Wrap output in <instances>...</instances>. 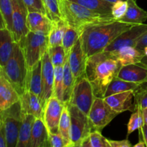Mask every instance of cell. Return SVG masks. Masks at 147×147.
Instances as JSON below:
<instances>
[{
	"label": "cell",
	"mask_w": 147,
	"mask_h": 147,
	"mask_svg": "<svg viewBox=\"0 0 147 147\" xmlns=\"http://www.w3.org/2000/svg\"><path fill=\"white\" fill-rule=\"evenodd\" d=\"M121 67L112 52L103 51L88 57L86 76L91 83L96 97L104 98L108 86L117 77Z\"/></svg>",
	"instance_id": "cell-1"
},
{
	"label": "cell",
	"mask_w": 147,
	"mask_h": 147,
	"mask_svg": "<svg viewBox=\"0 0 147 147\" xmlns=\"http://www.w3.org/2000/svg\"><path fill=\"white\" fill-rule=\"evenodd\" d=\"M134 25L119 20L94 24L80 33L82 47L88 57L103 52L118 36Z\"/></svg>",
	"instance_id": "cell-2"
},
{
	"label": "cell",
	"mask_w": 147,
	"mask_h": 147,
	"mask_svg": "<svg viewBox=\"0 0 147 147\" xmlns=\"http://www.w3.org/2000/svg\"><path fill=\"white\" fill-rule=\"evenodd\" d=\"M58 4L62 20L80 33L88 27L115 20L113 16L95 12L70 0H58Z\"/></svg>",
	"instance_id": "cell-3"
},
{
	"label": "cell",
	"mask_w": 147,
	"mask_h": 147,
	"mask_svg": "<svg viewBox=\"0 0 147 147\" xmlns=\"http://www.w3.org/2000/svg\"><path fill=\"white\" fill-rule=\"evenodd\" d=\"M0 73L13 85L20 96L27 90L29 69L20 43L15 42L12 54L6 65L0 67Z\"/></svg>",
	"instance_id": "cell-4"
},
{
	"label": "cell",
	"mask_w": 147,
	"mask_h": 147,
	"mask_svg": "<svg viewBox=\"0 0 147 147\" xmlns=\"http://www.w3.org/2000/svg\"><path fill=\"white\" fill-rule=\"evenodd\" d=\"M19 43V42H18ZM24 51L29 70L42 59L49 47V37L42 33L29 31L25 38L20 43Z\"/></svg>",
	"instance_id": "cell-5"
},
{
	"label": "cell",
	"mask_w": 147,
	"mask_h": 147,
	"mask_svg": "<svg viewBox=\"0 0 147 147\" xmlns=\"http://www.w3.org/2000/svg\"><path fill=\"white\" fill-rule=\"evenodd\" d=\"M22 120L23 113L20 100L8 109L0 111V124L4 128L7 147L17 146Z\"/></svg>",
	"instance_id": "cell-6"
},
{
	"label": "cell",
	"mask_w": 147,
	"mask_h": 147,
	"mask_svg": "<svg viewBox=\"0 0 147 147\" xmlns=\"http://www.w3.org/2000/svg\"><path fill=\"white\" fill-rule=\"evenodd\" d=\"M67 105H68L71 121L70 138L72 146L80 147L92 132L88 116L85 114L76 106L72 104Z\"/></svg>",
	"instance_id": "cell-7"
},
{
	"label": "cell",
	"mask_w": 147,
	"mask_h": 147,
	"mask_svg": "<svg viewBox=\"0 0 147 147\" xmlns=\"http://www.w3.org/2000/svg\"><path fill=\"white\" fill-rule=\"evenodd\" d=\"M120 113L113 110L103 98L96 97L88 115L92 131L101 132Z\"/></svg>",
	"instance_id": "cell-8"
},
{
	"label": "cell",
	"mask_w": 147,
	"mask_h": 147,
	"mask_svg": "<svg viewBox=\"0 0 147 147\" xmlns=\"http://www.w3.org/2000/svg\"><path fill=\"white\" fill-rule=\"evenodd\" d=\"M93 87L86 76L76 81L69 104H72L88 116L95 100Z\"/></svg>",
	"instance_id": "cell-9"
},
{
	"label": "cell",
	"mask_w": 147,
	"mask_h": 147,
	"mask_svg": "<svg viewBox=\"0 0 147 147\" xmlns=\"http://www.w3.org/2000/svg\"><path fill=\"white\" fill-rule=\"evenodd\" d=\"M12 32L16 42L21 43L29 32L27 25L28 10L23 0H11Z\"/></svg>",
	"instance_id": "cell-10"
},
{
	"label": "cell",
	"mask_w": 147,
	"mask_h": 147,
	"mask_svg": "<svg viewBox=\"0 0 147 147\" xmlns=\"http://www.w3.org/2000/svg\"><path fill=\"white\" fill-rule=\"evenodd\" d=\"M147 32V24H136L129 30L118 36L103 51L111 52L119 50L123 47H136V43L141 37Z\"/></svg>",
	"instance_id": "cell-11"
},
{
	"label": "cell",
	"mask_w": 147,
	"mask_h": 147,
	"mask_svg": "<svg viewBox=\"0 0 147 147\" xmlns=\"http://www.w3.org/2000/svg\"><path fill=\"white\" fill-rule=\"evenodd\" d=\"M64 106L65 103L54 96H52L46 102L43 121L49 134L59 132V123Z\"/></svg>",
	"instance_id": "cell-12"
},
{
	"label": "cell",
	"mask_w": 147,
	"mask_h": 147,
	"mask_svg": "<svg viewBox=\"0 0 147 147\" xmlns=\"http://www.w3.org/2000/svg\"><path fill=\"white\" fill-rule=\"evenodd\" d=\"M42 78L43 93L41 102L43 107H45L47 100L53 94L55 78V67L50 60L48 50L45 53L44 56L42 59Z\"/></svg>",
	"instance_id": "cell-13"
},
{
	"label": "cell",
	"mask_w": 147,
	"mask_h": 147,
	"mask_svg": "<svg viewBox=\"0 0 147 147\" xmlns=\"http://www.w3.org/2000/svg\"><path fill=\"white\" fill-rule=\"evenodd\" d=\"M87 60L88 57L83 50L81 40L79 37L77 42L72 48L68 57L69 65L76 81L86 76Z\"/></svg>",
	"instance_id": "cell-14"
},
{
	"label": "cell",
	"mask_w": 147,
	"mask_h": 147,
	"mask_svg": "<svg viewBox=\"0 0 147 147\" xmlns=\"http://www.w3.org/2000/svg\"><path fill=\"white\" fill-rule=\"evenodd\" d=\"M134 90H128L104 98V100L113 110L121 113L126 111L134 112L135 110Z\"/></svg>",
	"instance_id": "cell-15"
},
{
	"label": "cell",
	"mask_w": 147,
	"mask_h": 147,
	"mask_svg": "<svg viewBox=\"0 0 147 147\" xmlns=\"http://www.w3.org/2000/svg\"><path fill=\"white\" fill-rule=\"evenodd\" d=\"M20 100V95L13 85L0 73V111L4 110Z\"/></svg>",
	"instance_id": "cell-16"
},
{
	"label": "cell",
	"mask_w": 147,
	"mask_h": 147,
	"mask_svg": "<svg viewBox=\"0 0 147 147\" xmlns=\"http://www.w3.org/2000/svg\"><path fill=\"white\" fill-rule=\"evenodd\" d=\"M22 111L23 113H30L35 118H43L44 107L40 98L30 90H25L20 96Z\"/></svg>",
	"instance_id": "cell-17"
},
{
	"label": "cell",
	"mask_w": 147,
	"mask_h": 147,
	"mask_svg": "<svg viewBox=\"0 0 147 147\" xmlns=\"http://www.w3.org/2000/svg\"><path fill=\"white\" fill-rule=\"evenodd\" d=\"M27 25L29 31L42 33L49 35L52 27V20L47 14L39 11H28Z\"/></svg>",
	"instance_id": "cell-18"
},
{
	"label": "cell",
	"mask_w": 147,
	"mask_h": 147,
	"mask_svg": "<svg viewBox=\"0 0 147 147\" xmlns=\"http://www.w3.org/2000/svg\"><path fill=\"white\" fill-rule=\"evenodd\" d=\"M117 77L126 81L141 84L147 80V67L141 63L122 66Z\"/></svg>",
	"instance_id": "cell-19"
},
{
	"label": "cell",
	"mask_w": 147,
	"mask_h": 147,
	"mask_svg": "<svg viewBox=\"0 0 147 147\" xmlns=\"http://www.w3.org/2000/svg\"><path fill=\"white\" fill-rule=\"evenodd\" d=\"M12 32L4 26L0 29V67L6 65L11 57L15 45Z\"/></svg>",
	"instance_id": "cell-20"
},
{
	"label": "cell",
	"mask_w": 147,
	"mask_h": 147,
	"mask_svg": "<svg viewBox=\"0 0 147 147\" xmlns=\"http://www.w3.org/2000/svg\"><path fill=\"white\" fill-rule=\"evenodd\" d=\"M49 133L43 118H35L32 130L29 147H48Z\"/></svg>",
	"instance_id": "cell-21"
},
{
	"label": "cell",
	"mask_w": 147,
	"mask_h": 147,
	"mask_svg": "<svg viewBox=\"0 0 147 147\" xmlns=\"http://www.w3.org/2000/svg\"><path fill=\"white\" fill-rule=\"evenodd\" d=\"M111 52L115 57L120 62L122 66L139 63L146 56L144 50L131 46L123 47L119 50Z\"/></svg>",
	"instance_id": "cell-22"
},
{
	"label": "cell",
	"mask_w": 147,
	"mask_h": 147,
	"mask_svg": "<svg viewBox=\"0 0 147 147\" xmlns=\"http://www.w3.org/2000/svg\"><path fill=\"white\" fill-rule=\"evenodd\" d=\"M42 60L34 65V67L29 70L27 78V90H30L37 95L42 100L43 93L42 78Z\"/></svg>",
	"instance_id": "cell-23"
},
{
	"label": "cell",
	"mask_w": 147,
	"mask_h": 147,
	"mask_svg": "<svg viewBox=\"0 0 147 147\" xmlns=\"http://www.w3.org/2000/svg\"><path fill=\"white\" fill-rule=\"evenodd\" d=\"M128 8L121 21L131 24H143L147 20V11L138 6L136 0H127Z\"/></svg>",
	"instance_id": "cell-24"
},
{
	"label": "cell",
	"mask_w": 147,
	"mask_h": 147,
	"mask_svg": "<svg viewBox=\"0 0 147 147\" xmlns=\"http://www.w3.org/2000/svg\"><path fill=\"white\" fill-rule=\"evenodd\" d=\"M68 57L69 55H67L63 65V103L65 104H69L70 103L76 83V80L69 65Z\"/></svg>",
	"instance_id": "cell-25"
},
{
	"label": "cell",
	"mask_w": 147,
	"mask_h": 147,
	"mask_svg": "<svg viewBox=\"0 0 147 147\" xmlns=\"http://www.w3.org/2000/svg\"><path fill=\"white\" fill-rule=\"evenodd\" d=\"M35 117L32 114L23 113V120L20 127L18 141L16 147H29L32 130Z\"/></svg>",
	"instance_id": "cell-26"
},
{
	"label": "cell",
	"mask_w": 147,
	"mask_h": 147,
	"mask_svg": "<svg viewBox=\"0 0 147 147\" xmlns=\"http://www.w3.org/2000/svg\"><path fill=\"white\" fill-rule=\"evenodd\" d=\"M83 6L95 12L112 16L113 4L105 0H70Z\"/></svg>",
	"instance_id": "cell-27"
},
{
	"label": "cell",
	"mask_w": 147,
	"mask_h": 147,
	"mask_svg": "<svg viewBox=\"0 0 147 147\" xmlns=\"http://www.w3.org/2000/svg\"><path fill=\"white\" fill-rule=\"evenodd\" d=\"M67 24L63 20H52V27L49 33V47L60 45Z\"/></svg>",
	"instance_id": "cell-28"
},
{
	"label": "cell",
	"mask_w": 147,
	"mask_h": 147,
	"mask_svg": "<svg viewBox=\"0 0 147 147\" xmlns=\"http://www.w3.org/2000/svg\"><path fill=\"white\" fill-rule=\"evenodd\" d=\"M139 86V83L126 81V80H122V79L116 77L111 82L110 84L108 86L107 89L105 92L104 98L113 94H116V93H121V92L128 91V90H135Z\"/></svg>",
	"instance_id": "cell-29"
},
{
	"label": "cell",
	"mask_w": 147,
	"mask_h": 147,
	"mask_svg": "<svg viewBox=\"0 0 147 147\" xmlns=\"http://www.w3.org/2000/svg\"><path fill=\"white\" fill-rule=\"evenodd\" d=\"M70 126H71V121H70V115L68 105L65 104L61 117H60V123H59V132L61 134L63 138L68 143L69 147H73L71 143V138H70Z\"/></svg>",
	"instance_id": "cell-30"
},
{
	"label": "cell",
	"mask_w": 147,
	"mask_h": 147,
	"mask_svg": "<svg viewBox=\"0 0 147 147\" xmlns=\"http://www.w3.org/2000/svg\"><path fill=\"white\" fill-rule=\"evenodd\" d=\"M80 33L78 30L67 25L62 42V45L64 48L66 55H69L72 48L80 37Z\"/></svg>",
	"instance_id": "cell-31"
},
{
	"label": "cell",
	"mask_w": 147,
	"mask_h": 147,
	"mask_svg": "<svg viewBox=\"0 0 147 147\" xmlns=\"http://www.w3.org/2000/svg\"><path fill=\"white\" fill-rule=\"evenodd\" d=\"M1 26L12 31V3L11 0H0Z\"/></svg>",
	"instance_id": "cell-32"
},
{
	"label": "cell",
	"mask_w": 147,
	"mask_h": 147,
	"mask_svg": "<svg viewBox=\"0 0 147 147\" xmlns=\"http://www.w3.org/2000/svg\"><path fill=\"white\" fill-rule=\"evenodd\" d=\"M82 147H111L109 139L105 138L98 131H93L85 140Z\"/></svg>",
	"instance_id": "cell-33"
},
{
	"label": "cell",
	"mask_w": 147,
	"mask_h": 147,
	"mask_svg": "<svg viewBox=\"0 0 147 147\" xmlns=\"http://www.w3.org/2000/svg\"><path fill=\"white\" fill-rule=\"evenodd\" d=\"M48 53L50 60L54 67L64 65L67 55L62 45L49 47Z\"/></svg>",
	"instance_id": "cell-34"
},
{
	"label": "cell",
	"mask_w": 147,
	"mask_h": 147,
	"mask_svg": "<svg viewBox=\"0 0 147 147\" xmlns=\"http://www.w3.org/2000/svg\"><path fill=\"white\" fill-rule=\"evenodd\" d=\"M53 96L63 102V66L55 67Z\"/></svg>",
	"instance_id": "cell-35"
},
{
	"label": "cell",
	"mask_w": 147,
	"mask_h": 147,
	"mask_svg": "<svg viewBox=\"0 0 147 147\" xmlns=\"http://www.w3.org/2000/svg\"><path fill=\"white\" fill-rule=\"evenodd\" d=\"M134 102L135 110L138 108L141 109L147 108V81L139 84L137 88L134 90Z\"/></svg>",
	"instance_id": "cell-36"
},
{
	"label": "cell",
	"mask_w": 147,
	"mask_h": 147,
	"mask_svg": "<svg viewBox=\"0 0 147 147\" xmlns=\"http://www.w3.org/2000/svg\"><path fill=\"white\" fill-rule=\"evenodd\" d=\"M144 124V121L143 114H142V109L138 108L133 112L129 119L127 126V138L134 131L140 129Z\"/></svg>",
	"instance_id": "cell-37"
},
{
	"label": "cell",
	"mask_w": 147,
	"mask_h": 147,
	"mask_svg": "<svg viewBox=\"0 0 147 147\" xmlns=\"http://www.w3.org/2000/svg\"><path fill=\"white\" fill-rule=\"evenodd\" d=\"M46 14L51 20H62L59 9L58 0H42Z\"/></svg>",
	"instance_id": "cell-38"
},
{
	"label": "cell",
	"mask_w": 147,
	"mask_h": 147,
	"mask_svg": "<svg viewBox=\"0 0 147 147\" xmlns=\"http://www.w3.org/2000/svg\"><path fill=\"white\" fill-rule=\"evenodd\" d=\"M128 8L127 0H120L114 3L112 7V16L116 20L124 17Z\"/></svg>",
	"instance_id": "cell-39"
},
{
	"label": "cell",
	"mask_w": 147,
	"mask_h": 147,
	"mask_svg": "<svg viewBox=\"0 0 147 147\" xmlns=\"http://www.w3.org/2000/svg\"><path fill=\"white\" fill-rule=\"evenodd\" d=\"M50 147H69V144L60 132L49 134Z\"/></svg>",
	"instance_id": "cell-40"
},
{
	"label": "cell",
	"mask_w": 147,
	"mask_h": 147,
	"mask_svg": "<svg viewBox=\"0 0 147 147\" xmlns=\"http://www.w3.org/2000/svg\"><path fill=\"white\" fill-rule=\"evenodd\" d=\"M28 11H39L46 14L42 0H23Z\"/></svg>",
	"instance_id": "cell-41"
},
{
	"label": "cell",
	"mask_w": 147,
	"mask_h": 147,
	"mask_svg": "<svg viewBox=\"0 0 147 147\" xmlns=\"http://www.w3.org/2000/svg\"><path fill=\"white\" fill-rule=\"evenodd\" d=\"M109 142L111 147H131L132 146L128 139L121 141L109 140Z\"/></svg>",
	"instance_id": "cell-42"
},
{
	"label": "cell",
	"mask_w": 147,
	"mask_h": 147,
	"mask_svg": "<svg viewBox=\"0 0 147 147\" xmlns=\"http://www.w3.org/2000/svg\"><path fill=\"white\" fill-rule=\"evenodd\" d=\"M146 47H147V32H145L144 34L139 38V40H138L136 45V48L140 49V50H144V48Z\"/></svg>",
	"instance_id": "cell-43"
},
{
	"label": "cell",
	"mask_w": 147,
	"mask_h": 147,
	"mask_svg": "<svg viewBox=\"0 0 147 147\" xmlns=\"http://www.w3.org/2000/svg\"><path fill=\"white\" fill-rule=\"evenodd\" d=\"M0 147H7L5 131L2 125L0 124Z\"/></svg>",
	"instance_id": "cell-44"
},
{
	"label": "cell",
	"mask_w": 147,
	"mask_h": 147,
	"mask_svg": "<svg viewBox=\"0 0 147 147\" xmlns=\"http://www.w3.org/2000/svg\"><path fill=\"white\" fill-rule=\"evenodd\" d=\"M139 131H140L139 135H140V136H142V139L144 140L147 147V125L144 123V124L143 125V126L139 129Z\"/></svg>",
	"instance_id": "cell-45"
},
{
	"label": "cell",
	"mask_w": 147,
	"mask_h": 147,
	"mask_svg": "<svg viewBox=\"0 0 147 147\" xmlns=\"http://www.w3.org/2000/svg\"><path fill=\"white\" fill-rule=\"evenodd\" d=\"M134 147H146V144L145 143L144 140L143 139H142V136L139 137V143H137L136 144H135Z\"/></svg>",
	"instance_id": "cell-46"
},
{
	"label": "cell",
	"mask_w": 147,
	"mask_h": 147,
	"mask_svg": "<svg viewBox=\"0 0 147 147\" xmlns=\"http://www.w3.org/2000/svg\"><path fill=\"white\" fill-rule=\"evenodd\" d=\"M142 114H143L144 123L147 125V108H144V109H142Z\"/></svg>",
	"instance_id": "cell-47"
},
{
	"label": "cell",
	"mask_w": 147,
	"mask_h": 147,
	"mask_svg": "<svg viewBox=\"0 0 147 147\" xmlns=\"http://www.w3.org/2000/svg\"><path fill=\"white\" fill-rule=\"evenodd\" d=\"M139 63H141V64L143 65L144 66H145V67H147V56H145V57L142 59V60Z\"/></svg>",
	"instance_id": "cell-48"
},
{
	"label": "cell",
	"mask_w": 147,
	"mask_h": 147,
	"mask_svg": "<svg viewBox=\"0 0 147 147\" xmlns=\"http://www.w3.org/2000/svg\"><path fill=\"white\" fill-rule=\"evenodd\" d=\"M144 53H145V55H146V56H147V47H146L144 48Z\"/></svg>",
	"instance_id": "cell-49"
}]
</instances>
